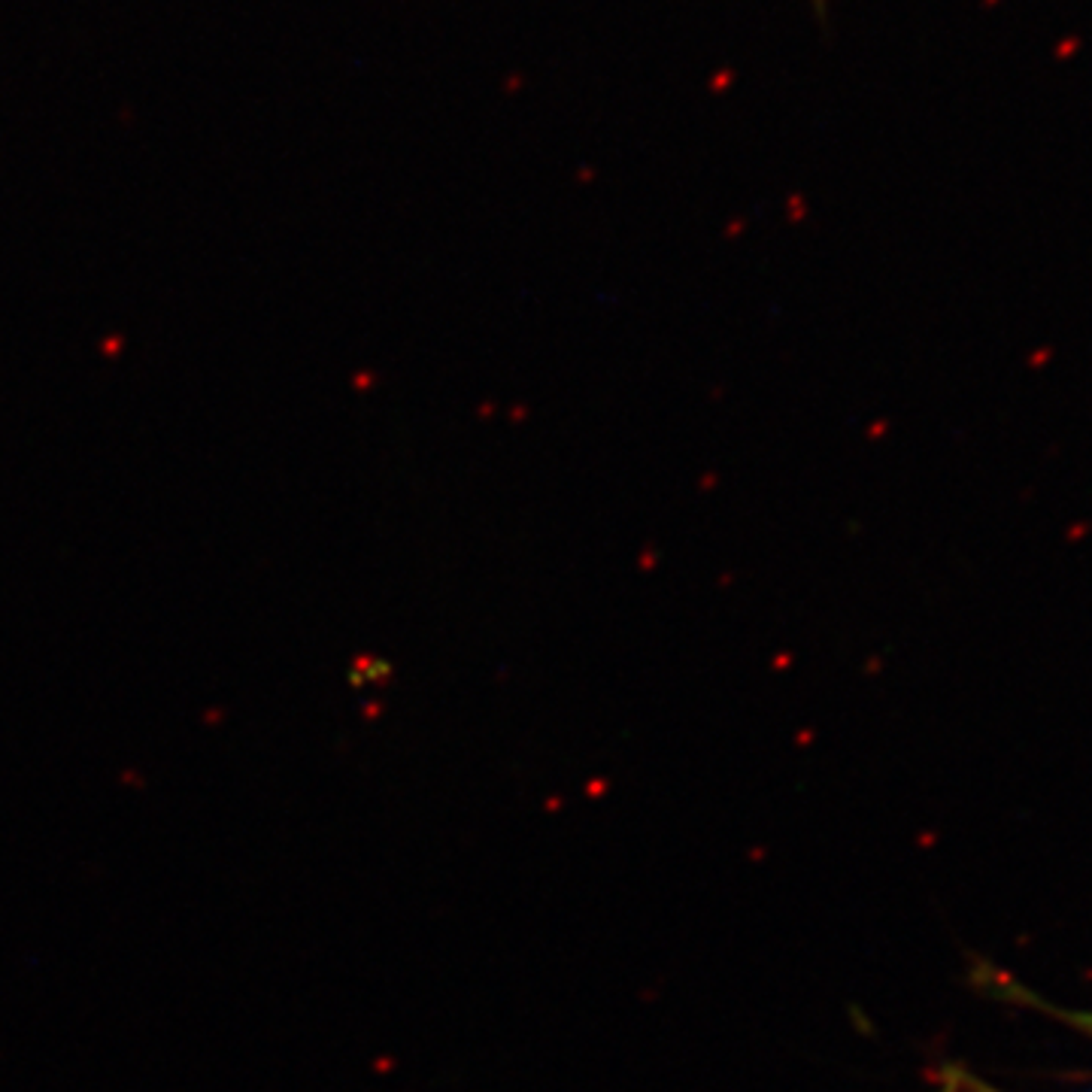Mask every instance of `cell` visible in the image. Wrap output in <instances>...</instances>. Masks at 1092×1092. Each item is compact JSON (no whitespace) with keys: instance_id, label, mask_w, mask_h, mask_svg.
Here are the masks:
<instances>
[{"instance_id":"1","label":"cell","mask_w":1092,"mask_h":1092,"mask_svg":"<svg viewBox=\"0 0 1092 1092\" xmlns=\"http://www.w3.org/2000/svg\"><path fill=\"white\" fill-rule=\"evenodd\" d=\"M947 1078L959 1083V1089H956V1092H998V1089L983 1086V1083H980V1081H974V1078H968V1074H962V1071H947Z\"/></svg>"},{"instance_id":"2","label":"cell","mask_w":1092,"mask_h":1092,"mask_svg":"<svg viewBox=\"0 0 1092 1092\" xmlns=\"http://www.w3.org/2000/svg\"><path fill=\"white\" fill-rule=\"evenodd\" d=\"M810 4L817 7V12H819V19H825L829 22V0H810Z\"/></svg>"}]
</instances>
